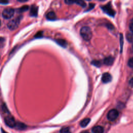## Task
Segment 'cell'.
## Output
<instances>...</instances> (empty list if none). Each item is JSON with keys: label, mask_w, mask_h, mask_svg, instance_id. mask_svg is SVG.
Masks as SVG:
<instances>
[{"label": "cell", "mask_w": 133, "mask_h": 133, "mask_svg": "<svg viewBox=\"0 0 133 133\" xmlns=\"http://www.w3.org/2000/svg\"><path fill=\"white\" fill-rule=\"evenodd\" d=\"M80 34L85 41H89L92 38V31L90 28L87 26L83 27L80 30Z\"/></svg>", "instance_id": "1"}, {"label": "cell", "mask_w": 133, "mask_h": 133, "mask_svg": "<svg viewBox=\"0 0 133 133\" xmlns=\"http://www.w3.org/2000/svg\"><path fill=\"white\" fill-rule=\"evenodd\" d=\"M22 16H19L18 17L12 20L8 24V27L11 30H14L16 29L20 23L21 19H22Z\"/></svg>", "instance_id": "2"}, {"label": "cell", "mask_w": 133, "mask_h": 133, "mask_svg": "<svg viewBox=\"0 0 133 133\" xmlns=\"http://www.w3.org/2000/svg\"><path fill=\"white\" fill-rule=\"evenodd\" d=\"M15 13V10L11 8H8L4 9L2 12V16L6 19H9L12 18Z\"/></svg>", "instance_id": "3"}, {"label": "cell", "mask_w": 133, "mask_h": 133, "mask_svg": "<svg viewBox=\"0 0 133 133\" xmlns=\"http://www.w3.org/2000/svg\"><path fill=\"white\" fill-rule=\"evenodd\" d=\"M118 115V111L116 109H111L107 114V118L110 121H113L117 118Z\"/></svg>", "instance_id": "4"}, {"label": "cell", "mask_w": 133, "mask_h": 133, "mask_svg": "<svg viewBox=\"0 0 133 133\" xmlns=\"http://www.w3.org/2000/svg\"><path fill=\"white\" fill-rule=\"evenodd\" d=\"M102 11L107 14L108 15L113 17L115 15V11L112 9L111 6L110 4H107L106 5L102 6L101 7Z\"/></svg>", "instance_id": "5"}, {"label": "cell", "mask_w": 133, "mask_h": 133, "mask_svg": "<svg viewBox=\"0 0 133 133\" xmlns=\"http://www.w3.org/2000/svg\"><path fill=\"white\" fill-rule=\"evenodd\" d=\"M4 121L6 125H8L10 127L13 128L15 126H16L15 120L14 118L11 115H9L6 116L5 117Z\"/></svg>", "instance_id": "6"}, {"label": "cell", "mask_w": 133, "mask_h": 133, "mask_svg": "<svg viewBox=\"0 0 133 133\" xmlns=\"http://www.w3.org/2000/svg\"><path fill=\"white\" fill-rule=\"evenodd\" d=\"M101 80L103 83H108L111 81L112 80V76L111 74L108 72L104 73L101 78Z\"/></svg>", "instance_id": "7"}, {"label": "cell", "mask_w": 133, "mask_h": 133, "mask_svg": "<svg viewBox=\"0 0 133 133\" xmlns=\"http://www.w3.org/2000/svg\"><path fill=\"white\" fill-rule=\"evenodd\" d=\"M38 8L35 5H32L30 9V15L32 17H37L38 16Z\"/></svg>", "instance_id": "8"}, {"label": "cell", "mask_w": 133, "mask_h": 133, "mask_svg": "<svg viewBox=\"0 0 133 133\" xmlns=\"http://www.w3.org/2000/svg\"><path fill=\"white\" fill-rule=\"evenodd\" d=\"M46 17L47 19H48L49 20H55L57 18V17H56V15L55 13L54 12H52V11L48 12L46 14Z\"/></svg>", "instance_id": "9"}, {"label": "cell", "mask_w": 133, "mask_h": 133, "mask_svg": "<svg viewBox=\"0 0 133 133\" xmlns=\"http://www.w3.org/2000/svg\"><path fill=\"white\" fill-rule=\"evenodd\" d=\"M114 61V58L111 57V56H109L106 57L104 60H103V63L104 65L107 66H110L112 65Z\"/></svg>", "instance_id": "10"}, {"label": "cell", "mask_w": 133, "mask_h": 133, "mask_svg": "<svg viewBox=\"0 0 133 133\" xmlns=\"http://www.w3.org/2000/svg\"><path fill=\"white\" fill-rule=\"evenodd\" d=\"M104 129L102 126H96L92 128V132L93 133H103Z\"/></svg>", "instance_id": "11"}, {"label": "cell", "mask_w": 133, "mask_h": 133, "mask_svg": "<svg viewBox=\"0 0 133 133\" xmlns=\"http://www.w3.org/2000/svg\"><path fill=\"white\" fill-rule=\"evenodd\" d=\"M56 42L60 46L63 47H66L67 46V41L62 39H58L56 40Z\"/></svg>", "instance_id": "12"}, {"label": "cell", "mask_w": 133, "mask_h": 133, "mask_svg": "<svg viewBox=\"0 0 133 133\" xmlns=\"http://www.w3.org/2000/svg\"><path fill=\"white\" fill-rule=\"evenodd\" d=\"M90 119L89 118H86L83 120L80 123V126L82 127H85L90 122Z\"/></svg>", "instance_id": "13"}, {"label": "cell", "mask_w": 133, "mask_h": 133, "mask_svg": "<svg viewBox=\"0 0 133 133\" xmlns=\"http://www.w3.org/2000/svg\"><path fill=\"white\" fill-rule=\"evenodd\" d=\"M29 6L28 5H24L22 7L20 8L19 9H18V12L19 13H23L24 12H26L29 10Z\"/></svg>", "instance_id": "14"}, {"label": "cell", "mask_w": 133, "mask_h": 133, "mask_svg": "<svg viewBox=\"0 0 133 133\" xmlns=\"http://www.w3.org/2000/svg\"><path fill=\"white\" fill-rule=\"evenodd\" d=\"M92 64H93V65L97 67H100L101 66V62L99 61V60H93L91 62Z\"/></svg>", "instance_id": "15"}, {"label": "cell", "mask_w": 133, "mask_h": 133, "mask_svg": "<svg viewBox=\"0 0 133 133\" xmlns=\"http://www.w3.org/2000/svg\"><path fill=\"white\" fill-rule=\"evenodd\" d=\"M60 133H71V131L69 128L64 127L60 130Z\"/></svg>", "instance_id": "16"}, {"label": "cell", "mask_w": 133, "mask_h": 133, "mask_svg": "<svg viewBox=\"0 0 133 133\" xmlns=\"http://www.w3.org/2000/svg\"><path fill=\"white\" fill-rule=\"evenodd\" d=\"M126 38H127V40H128L129 42H133V33H128V34L127 35Z\"/></svg>", "instance_id": "17"}, {"label": "cell", "mask_w": 133, "mask_h": 133, "mask_svg": "<svg viewBox=\"0 0 133 133\" xmlns=\"http://www.w3.org/2000/svg\"><path fill=\"white\" fill-rule=\"evenodd\" d=\"M75 3H76V4L81 6V7H83V8H85L86 6V3L84 2V1H75Z\"/></svg>", "instance_id": "18"}, {"label": "cell", "mask_w": 133, "mask_h": 133, "mask_svg": "<svg viewBox=\"0 0 133 133\" xmlns=\"http://www.w3.org/2000/svg\"><path fill=\"white\" fill-rule=\"evenodd\" d=\"M16 126H17L18 128H19V129H22V130L25 129L26 127V126L22 123H18L17 124V125L16 124Z\"/></svg>", "instance_id": "19"}, {"label": "cell", "mask_w": 133, "mask_h": 133, "mask_svg": "<svg viewBox=\"0 0 133 133\" xmlns=\"http://www.w3.org/2000/svg\"><path fill=\"white\" fill-rule=\"evenodd\" d=\"M43 35V32L42 31H39L37 33V34L35 35V38H40L42 37Z\"/></svg>", "instance_id": "20"}, {"label": "cell", "mask_w": 133, "mask_h": 133, "mask_svg": "<svg viewBox=\"0 0 133 133\" xmlns=\"http://www.w3.org/2000/svg\"><path fill=\"white\" fill-rule=\"evenodd\" d=\"M128 66L130 67V68H133V57L130 58L129 61H128Z\"/></svg>", "instance_id": "21"}, {"label": "cell", "mask_w": 133, "mask_h": 133, "mask_svg": "<svg viewBox=\"0 0 133 133\" xmlns=\"http://www.w3.org/2000/svg\"><path fill=\"white\" fill-rule=\"evenodd\" d=\"M65 3L68 5L73 4V3H75V1H70V0H67V1H65Z\"/></svg>", "instance_id": "22"}, {"label": "cell", "mask_w": 133, "mask_h": 133, "mask_svg": "<svg viewBox=\"0 0 133 133\" xmlns=\"http://www.w3.org/2000/svg\"><path fill=\"white\" fill-rule=\"evenodd\" d=\"M2 110H3V111L4 112H9L8 109L6 105L5 104V103H3V104L2 105Z\"/></svg>", "instance_id": "23"}, {"label": "cell", "mask_w": 133, "mask_h": 133, "mask_svg": "<svg viewBox=\"0 0 133 133\" xmlns=\"http://www.w3.org/2000/svg\"><path fill=\"white\" fill-rule=\"evenodd\" d=\"M120 41H121V50L122 49V45H123V37H122V35L121 34V37H120Z\"/></svg>", "instance_id": "24"}, {"label": "cell", "mask_w": 133, "mask_h": 133, "mask_svg": "<svg viewBox=\"0 0 133 133\" xmlns=\"http://www.w3.org/2000/svg\"><path fill=\"white\" fill-rule=\"evenodd\" d=\"M89 9L87 10V11H89V10H90L91 9H93V8L95 6V4H93V3H90L89 4Z\"/></svg>", "instance_id": "25"}, {"label": "cell", "mask_w": 133, "mask_h": 133, "mask_svg": "<svg viewBox=\"0 0 133 133\" xmlns=\"http://www.w3.org/2000/svg\"><path fill=\"white\" fill-rule=\"evenodd\" d=\"M129 29H130V30L131 31V33H133V23H131L129 25Z\"/></svg>", "instance_id": "26"}, {"label": "cell", "mask_w": 133, "mask_h": 133, "mask_svg": "<svg viewBox=\"0 0 133 133\" xmlns=\"http://www.w3.org/2000/svg\"><path fill=\"white\" fill-rule=\"evenodd\" d=\"M129 83V85H130L131 87H133V78H132L130 80Z\"/></svg>", "instance_id": "27"}, {"label": "cell", "mask_w": 133, "mask_h": 133, "mask_svg": "<svg viewBox=\"0 0 133 133\" xmlns=\"http://www.w3.org/2000/svg\"><path fill=\"white\" fill-rule=\"evenodd\" d=\"M8 3H9V2L7 1H2L1 2V4H6Z\"/></svg>", "instance_id": "28"}, {"label": "cell", "mask_w": 133, "mask_h": 133, "mask_svg": "<svg viewBox=\"0 0 133 133\" xmlns=\"http://www.w3.org/2000/svg\"><path fill=\"white\" fill-rule=\"evenodd\" d=\"M18 2H27V1H22V0H18Z\"/></svg>", "instance_id": "29"}, {"label": "cell", "mask_w": 133, "mask_h": 133, "mask_svg": "<svg viewBox=\"0 0 133 133\" xmlns=\"http://www.w3.org/2000/svg\"><path fill=\"white\" fill-rule=\"evenodd\" d=\"M2 133H8V132H6L5 130H3L2 129Z\"/></svg>", "instance_id": "30"}, {"label": "cell", "mask_w": 133, "mask_h": 133, "mask_svg": "<svg viewBox=\"0 0 133 133\" xmlns=\"http://www.w3.org/2000/svg\"><path fill=\"white\" fill-rule=\"evenodd\" d=\"M83 133H89V132H87V131H85V132H84Z\"/></svg>", "instance_id": "31"}, {"label": "cell", "mask_w": 133, "mask_h": 133, "mask_svg": "<svg viewBox=\"0 0 133 133\" xmlns=\"http://www.w3.org/2000/svg\"><path fill=\"white\" fill-rule=\"evenodd\" d=\"M131 23H133V18H132V20H131Z\"/></svg>", "instance_id": "32"}, {"label": "cell", "mask_w": 133, "mask_h": 133, "mask_svg": "<svg viewBox=\"0 0 133 133\" xmlns=\"http://www.w3.org/2000/svg\"><path fill=\"white\" fill-rule=\"evenodd\" d=\"M132 48H133V45H132Z\"/></svg>", "instance_id": "33"}]
</instances>
